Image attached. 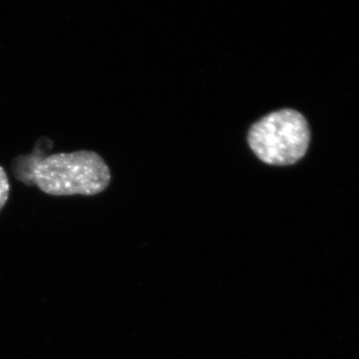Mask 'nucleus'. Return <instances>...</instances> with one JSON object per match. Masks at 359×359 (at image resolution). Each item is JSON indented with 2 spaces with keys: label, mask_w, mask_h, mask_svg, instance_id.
<instances>
[{
  "label": "nucleus",
  "mask_w": 359,
  "mask_h": 359,
  "mask_svg": "<svg viewBox=\"0 0 359 359\" xmlns=\"http://www.w3.org/2000/svg\"><path fill=\"white\" fill-rule=\"evenodd\" d=\"M32 181L50 196H95L111 183V172L105 161L94 151L56 153L37 162Z\"/></svg>",
  "instance_id": "f257e3e1"
},
{
  "label": "nucleus",
  "mask_w": 359,
  "mask_h": 359,
  "mask_svg": "<svg viewBox=\"0 0 359 359\" xmlns=\"http://www.w3.org/2000/svg\"><path fill=\"white\" fill-rule=\"evenodd\" d=\"M248 141L255 155L273 166H290L308 152L311 129L304 116L292 109L269 113L250 127Z\"/></svg>",
  "instance_id": "f03ea898"
},
{
  "label": "nucleus",
  "mask_w": 359,
  "mask_h": 359,
  "mask_svg": "<svg viewBox=\"0 0 359 359\" xmlns=\"http://www.w3.org/2000/svg\"><path fill=\"white\" fill-rule=\"evenodd\" d=\"M9 191H11V184H9L8 177L4 168L0 166V212L8 201Z\"/></svg>",
  "instance_id": "7ed1b4c3"
}]
</instances>
